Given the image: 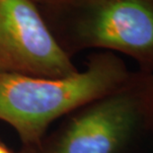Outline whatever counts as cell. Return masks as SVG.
Listing matches in <instances>:
<instances>
[{"mask_svg": "<svg viewBox=\"0 0 153 153\" xmlns=\"http://www.w3.org/2000/svg\"><path fill=\"white\" fill-rule=\"evenodd\" d=\"M134 74L111 51L93 54L85 69L64 77L0 73V120L25 145H37L55 120L123 89Z\"/></svg>", "mask_w": 153, "mask_h": 153, "instance_id": "cell-1", "label": "cell"}, {"mask_svg": "<svg viewBox=\"0 0 153 153\" xmlns=\"http://www.w3.org/2000/svg\"><path fill=\"white\" fill-rule=\"evenodd\" d=\"M150 84L137 71L126 87L75 111L48 153H123L150 131Z\"/></svg>", "mask_w": 153, "mask_h": 153, "instance_id": "cell-2", "label": "cell"}, {"mask_svg": "<svg viewBox=\"0 0 153 153\" xmlns=\"http://www.w3.org/2000/svg\"><path fill=\"white\" fill-rule=\"evenodd\" d=\"M73 47L119 51L153 71V0H67Z\"/></svg>", "mask_w": 153, "mask_h": 153, "instance_id": "cell-3", "label": "cell"}, {"mask_svg": "<svg viewBox=\"0 0 153 153\" xmlns=\"http://www.w3.org/2000/svg\"><path fill=\"white\" fill-rule=\"evenodd\" d=\"M77 71L31 0H0V73L56 78Z\"/></svg>", "mask_w": 153, "mask_h": 153, "instance_id": "cell-4", "label": "cell"}, {"mask_svg": "<svg viewBox=\"0 0 153 153\" xmlns=\"http://www.w3.org/2000/svg\"><path fill=\"white\" fill-rule=\"evenodd\" d=\"M147 74L149 76V84H150V131H153V71Z\"/></svg>", "mask_w": 153, "mask_h": 153, "instance_id": "cell-5", "label": "cell"}, {"mask_svg": "<svg viewBox=\"0 0 153 153\" xmlns=\"http://www.w3.org/2000/svg\"><path fill=\"white\" fill-rule=\"evenodd\" d=\"M0 153H14V152H12L8 147H6L5 145L0 143Z\"/></svg>", "mask_w": 153, "mask_h": 153, "instance_id": "cell-6", "label": "cell"}]
</instances>
